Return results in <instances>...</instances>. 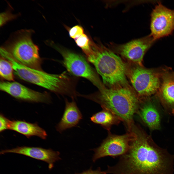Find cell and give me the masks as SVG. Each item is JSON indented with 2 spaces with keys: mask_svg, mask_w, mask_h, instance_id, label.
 <instances>
[{
  "mask_svg": "<svg viewBox=\"0 0 174 174\" xmlns=\"http://www.w3.org/2000/svg\"><path fill=\"white\" fill-rule=\"evenodd\" d=\"M133 137L131 132L121 135H109L99 147L93 149L94 154L93 161L95 162L99 159L108 156L114 158L122 155L129 150Z\"/></svg>",
  "mask_w": 174,
  "mask_h": 174,
  "instance_id": "9",
  "label": "cell"
},
{
  "mask_svg": "<svg viewBox=\"0 0 174 174\" xmlns=\"http://www.w3.org/2000/svg\"><path fill=\"white\" fill-rule=\"evenodd\" d=\"M32 33L31 30L19 31L5 46L2 47L20 64L30 68L42 70L38 48L31 38Z\"/></svg>",
  "mask_w": 174,
  "mask_h": 174,
  "instance_id": "5",
  "label": "cell"
},
{
  "mask_svg": "<svg viewBox=\"0 0 174 174\" xmlns=\"http://www.w3.org/2000/svg\"><path fill=\"white\" fill-rule=\"evenodd\" d=\"M91 49L86 55L87 59L94 66L104 84L109 88L128 85V68L119 56L100 43L92 41Z\"/></svg>",
  "mask_w": 174,
  "mask_h": 174,
  "instance_id": "3",
  "label": "cell"
},
{
  "mask_svg": "<svg viewBox=\"0 0 174 174\" xmlns=\"http://www.w3.org/2000/svg\"><path fill=\"white\" fill-rule=\"evenodd\" d=\"M0 89L19 100L46 103H49L50 101V97L47 93L34 91L16 82H1L0 84Z\"/></svg>",
  "mask_w": 174,
  "mask_h": 174,
  "instance_id": "11",
  "label": "cell"
},
{
  "mask_svg": "<svg viewBox=\"0 0 174 174\" xmlns=\"http://www.w3.org/2000/svg\"><path fill=\"white\" fill-rule=\"evenodd\" d=\"M170 73L171 77L174 81V72L170 71Z\"/></svg>",
  "mask_w": 174,
  "mask_h": 174,
  "instance_id": "24",
  "label": "cell"
},
{
  "mask_svg": "<svg viewBox=\"0 0 174 174\" xmlns=\"http://www.w3.org/2000/svg\"><path fill=\"white\" fill-rule=\"evenodd\" d=\"M155 95L141 100L138 114L143 121L151 130L159 129L160 128V116L155 104Z\"/></svg>",
  "mask_w": 174,
  "mask_h": 174,
  "instance_id": "14",
  "label": "cell"
},
{
  "mask_svg": "<svg viewBox=\"0 0 174 174\" xmlns=\"http://www.w3.org/2000/svg\"><path fill=\"white\" fill-rule=\"evenodd\" d=\"M65 105L62 116L56 126L60 132L77 126L82 118V114L74 100H65Z\"/></svg>",
  "mask_w": 174,
  "mask_h": 174,
  "instance_id": "15",
  "label": "cell"
},
{
  "mask_svg": "<svg viewBox=\"0 0 174 174\" xmlns=\"http://www.w3.org/2000/svg\"><path fill=\"white\" fill-rule=\"evenodd\" d=\"M8 129L22 134L28 138L33 136L45 139L47 135L45 131L36 123L20 120H10Z\"/></svg>",
  "mask_w": 174,
  "mask_h": 174,
  "instance_id": "16",
  "label": "cell"
},
{
  "mask_svg": "<svg viewBox=\"0 0 174 174\" xmlns=\"http://www.w3.org/2000/svg\"><path fill=\"white\" fill-rule=\"evenodd\" d=\"M90 120L94 123L100 124L108 129L112 125L117 124L121 121L110 111L105 109L93 115Z\"/></svg>",
  "mask_w": 174,
  "mask_h": 174,
  "instance_id": "17",
  "label": "cell"
},
{
  "mask_svg": "<svg viewBox=\"0 0 174 174\" xmlns=\"http://www.w3.org/2000/svg\"><path fill=\"white\" fill-rule=\"evenodd\" d=\"M105 171H102L101 168H99L95 170H93L92 168L85 171L81 173L76 174H107Z\"/></svg>",
  "mask_w": 174,
  "mask_h": 174,
  "instance_id": "23",
  "label": "cell"
},
{
  "mask_svg": "<svg viewBox=\"0 0 174 174\" xmlns=\"http://www.w3.org/2000/svg\"><path fill=\"white\" fill-rule=\"evenodd\" d=\"M130 147L114 166L106 171L112 174H174V155L157 145L151 136L134 124Z\"/></svg>",
  "mask_w": 174,
  "mask_h": 174,
  "instance_id": "1",
  "label": "cell"
},
{
  "mask_svg": "<svg viewBox=\"0 0 174 174\" xmlns=\"http://www.w3.org/2000/svg\"><path fill=\"white\" fill-rule=\"evenodd\" d=\"M96 94L84 95L100 104L123 121L130 131L134 124L133 116L137 112L140 101L129 85L111 88L104 86Z\"/></svg>",
  "mask_w": 174,
  "mask_h": 174,
  "instance_id": "2",
  "label": "cell"
},
{
  "mask_svg": "<svg viewBox=\"0 0 174 174\" xmlns=\"http://www.w3.org/2000/svg\"><path fill=\"white\" fill-rule=\"evenodd\" d=\"M155 41L150 35L132 40L123 44L110 43L108 45L111 50L116 52L132 63L141 66L146 52Z\"/></svg>",
  "mask_w": 174,
  "mask_h": 174,
  "instance_id": "7",
  "label": "cell"
},
{
  "mask_svg": "<svg viewBox=\"0 0 174 174\" xmlns=\"http://www.w3.org/2000/svg\"><path fill=\"white\" fill-rule=\"evenodd\" d=\"M13 68L11 63L1 56L0 59V74L3 78L8 81L14 80Z\"/></svg>",
  "mask_w": 174,
  "mask_h": 174,
  "instance_id": "18",
  "label": "cell"
},
{
  "mask_svg": "<svg viewBox=\"0 0 174 174\" xmlns=\"http://www.w3.org/2000/svg\"><path fill=\"white\" fill-rule=\"evenodd\" d=\"M150 27L155 41L170 35L174 30V10L159 3L151 13Z\"/></svg>",
  "mask_w": 174,
  "mask_h": 174,
  "instance_id": "10",
  "label": "cell"
},
{
  "mask_svg": "<svg viewBox=\"0 0 174 174\" xmlns=\"http://www.w3.org/2000/svg\"><path fill=\"white\" fill-rule=\"evenodd\" d=\"M58 50L63 57L64 66L70 73L88 80L99 89L103 86L95 72L83 57L68 50Z\"/></svg>",
  "mask_w": 174,
  "mask_h": 174,
  "instance_id": "8",
  "label": "cell"
},
{
  "mask_svg": "<svg viewBox=\"0 0 174 174\" xmlns=\"http://www.w3.org/2000/svg\"><path fill=\"white\" fill-rule=\"evenodd\" d=\"M17 15L12 13L9 10L3 12L0 14V26H2L7 22L15 19Z\"/></svg>",
  "mask_w": 174,
  "mask_h": 174,
  "instance_id": "20",
  "label": "cell"
},
{
  "mask_svg": "<svg viewBox=\"0 0 174 174\" xmlns=\"http://www.w3.org/2000/svg\"><path fill=\"white\" fill-rule=\"evenodd\" d=\"M84 29L81 26L77 25L71 28L69 30L70 36L76 39L84 34Z\"/></svg>",
  "mask_w": 174,
  "mask_h": 174,
  "instance_id": "21",
  "label": "cell"
},
{
  "mask_svg": "<svg viewBox=\"0 0 174 174\" xmlns=\"http://www.w3.org/2000/svg\"><path fill=\"white\" fill-rule=\"evenodd\" d=\"M164 69L147 68L136 65L128 69L127 75L140 100L156 94L160 86Z\"/></svg>",
  "mask_w": 174,
  "mask_h": 174,
  "instance_id": "6",
  "label": "cell"
},
{
  "mask_svg": "<svg viewBox=\"0 0 174 174\" xmlns=\"http://www.w3.org/2000/svg\"><path fill=\"white\" fill-rule=\"evenodd\" d=\"M14 153L21 154L38 160L44 161L48 165L49 169L53 167L54 163L61 159L60 153L51 149H46L40 147L23 146L1 150L0 154Z\"/></svg>",
  "mask_w": 174,
  "mask_h": 174,
  "instance_id": "12",
  "label": "cell"
},
{
  "mask_svg": "<svg viewBox=\"0 0 174 174\" xmlns=\"http://www.w3.org/2000/svg\"><path fill=\"white\" fill-rule=\"evenodd\" d=\"M75 40L77 46L81 48L85 54L89 52L92 41L87 35L84 33Z\"/></svg>",
  "mask_w": 174,
  "mask_h": 174,
  "instance_id": "19",
  "label": "cell"
},
{
  "mask_svg": "<svg viewBox=\"0 0 174 174\" xmlns=\"http://www.w3.org/2000/svg\"><path fill=\"white\" fill-rule=\"evenodd\" d=\"M170 70L165 68L160 87L155 95L165 110L174 116V81L171 77Z\"/></svg>",
  "mask_w": 174,
  "mask_h": 174,
  "instance_id": "13",
  "label": "cell"
},
{
  "mask_svg": "<svg viewBox=\"0 0 174 174\" xmlns=\"http://www.w3.org/2000/svg\"><path fill=\"white\" fill-rule=\"evenodd\" d=\"M0 54L11 63L15 73L22 80L58 94L71 97L74 94L73 81L66 72L59 74L49 73L20 64L6 51H2Z\"/></svg>",
  "mask_w": 174,
  "mask_h": 174,
  "instance_id": "4",
  "label": "cell"
},
{
  "mask_svg": "<svg viewBox=\"0 0 174 174\" xmlns=\"http://www.w3.org/2000/svg\"><path fill=\"white\" fill-rule=\"evenodd\" d=\"M10 120L1 114L0 116V132H2L8 129Z\"/></svg>",
  "mask_w": 174,
  "mask_h": 174,
  "instance_id": "22",
  "label": "cell"
}]
</instances>
